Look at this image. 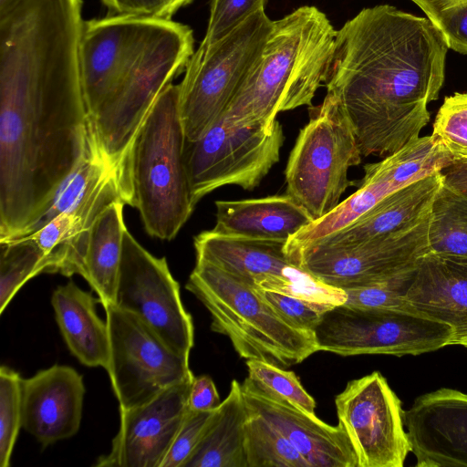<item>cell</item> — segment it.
<instances>
[{
	"instance_id": "d6986e66",
	"label": "cell",
	"mask_w": 467,
	"mask_h": 467,
	"mask_svg": "<svg viewBox=\"0 0 467 467\" xmlns=\"http://www.w3.org/2000/svg\"><path fill=\"white\" fill-rule=\"evenodd\" d=\"M85 386L73 368L54 365L22 380L23 428L44 447L80 428Z\"/></svg>"
},
{
	"instance_id": "b9f144b4",
	"label": "cell",
	"mask_w": 467,
	"mask_h": 467,
	"mask_svg": "<svg viewBox=\"0 0 467 467\" xmlns=\"http://www.w3.org/2000/svg\"><path fill=\"white\" fill-rule=\"evenodd\" d=\"M440 256V255H438ZM448 264L467 272V256H440Z\"/></svg>"
},
{
	"instance_id": "7402d4cb",
	"label": "cell",
	"mask_w": 467,
	"mask_h": 467,
	"mask_svg": "<svg viewBox=\"0 0 467 467\" xmlns=\"http://www.w3.org/2000/svg\"><path fill=\"white\" fill-rule=\"evenodd\" d=\"M416 311L449 325L451 345L467 348V272L430 252L419 263L405 294Z\"/></svg>"
},
{
	"instance_id": "ba28073f",
	"label": "cell",
	"mask_w": 467,
	"mask_h": 467,
	"mask_svg": "<svg viewBox=\"0 0 467 467\" xmlns=\"http://www.w3.org/2000/svg\"><path fill=\"white\" fill-rule=\"evenodd\" d=\"M273 23L259 10L205 50L194 51L179 84L187 142L199 140L224 115L259 60Z\"/></svg>"
},
{
	"instance_id": "d590c367",
	"label": "cell",
	"mask_w": 467,
	"mask_h": 467,
	"mask_svg": "<svg viewBox=\"0 0 467 467\" xmlns=\"http://www.w3.org/2000/svg\"><path fill=\"white\" fill-rule=\"evenodd\" d=\"M257 289L283 318L304 330L314 332L323 313L331 308L288 295Z\"/></svg>"
},
{
	"instance_id": "f1b7e54d",
	"label": "cell",
	"mask_w": 467,
	"mask_h": 467,
	"mask_svg": "<svg viewBox=\"0 0 467 467\" xmlns=\"http://www.w3.org/2000/svg\"><path fill=\"white\" fill-rule=\"evenodd\" d=\"M44 271L45 254L33 238L0 241V313L26 282Z\"/></svg>"
},
{
	"instance_id": "60d3db41",
	"label": "cell",
	"mask_w": 467,
	"mask_h": 467,
	"mask_svg": "<svg viewBox=\"0 0 467 467\" xmlns=\"http://www.w3.org/2000/svg\"><path fill=\"white\" fill-rule=\"evenodd\" d=\"M415 3L433 23L439 14L464 0H411Z\"/></svg>"
},
{
	"instance_id": "ffe728a7",
	"label": "cell",
	"mask_w": 467,
	"mask_h": 467,
	"mask_svg": "<svg viewBox=\"0 0 467 467\" xmlns=\"http://www.w3.org/2000/svg\"><path fill=\"white\" fill-rule=\"evenodd\" d=\"M119 201L123 202L118 169L72 206L27 234L45 254L44 273L83 276L91 228L103 211Z\"/></svg>"
},
{
	"instance_id": "7bdbcfd3",
	"label": "cell",
	"mask_w": 467,
	"mask_h": 467,
	"mask_svg": "<svg viewBox=\"0 0 467 467\" xmlns=\"http://www.w3.org/2000/svg\"><path fill=\"white\" fill-rule=\"evenodd\" d=\"M22 0H0V17L7 14Z\"/></svg>"
},
{
	"instance_id": "5b68a950",
	"label": "cell",
	"mask_w": 467,
	"mask_h": 467,
	"mask_svg": "<svg viewBox=\"0 0 467 467\" xmlns=\"http://www.w3.org/2000/svg\"><path fill=\"white\" fill-rule=\"evenodd\" d=\"M185 144L179 84L171 83L152 105L119 168L124 203L138 209L146 232L161 240L175 238L196 205Z\"/></svg>"
},
{
	"instance_id": "8fae6325",
	"label": "cell",
	"mask_w": 467,
	"mask_h": 467,
	"mask_svg": "<svg viewBox=\"0 0 467 467\" xmlns=\"http://www.w3.org/2000/svg\"><path fill=\"white\" fill-rule=\"evenodd\" d=\"M109 351L106 370L119 410L148 402L166 389L193 378L189 357L169 347L135 315L106 308Z\"/></svg>"
},
{
	"instance_id": "277c9868",
	"label": "cell",
	"mask_w": 467,
	"mask_h": 467,
	"mask_svg": "<svg viewBox=\"0 0 467 467\" xmlns=\"http://www.w3.org/2000/svg\"><path fill=\"white\" fill-rule=\"evenodd\" d=\"M336 35L316 6H301L274 21L259 60L225 116L234 125L272 131L279 112L312 106L326 82Z\"/></svg>"
},
{
	"instance_id": "1f68e13d",
	"label": "cell",
	"mask_w": 467,
	"mask_h": 467,
	"mask_svg": "<svg viewBox=\"0 0 467 467\" xmlns=\"http://www.w3.org/2000/svg\"><path fill=\"white\" fill-rule=\"evenodd\" d=\"M431 136L454 161L467 159V93L456 92L444 99Z\"/></svg>"
},
{
	"instance_id": "5bb4252c",
	"label": "cell",
	"mask_w": 467,
	"mask_h": 467,
	"mask_svg": "<svg viewBox=\"0 0 467 467\" xmlns=\"http://www.w3.org/2000/svg\"><path fill=\"white\" fill-rule=\"evenodd\" d=\"M358 467H402L411 444L401 401L379 371L349 381L335 399Z\"/></svg>"
},
{
	"instance_id": "d4e9b609",
	"label": "cell",
	"mask_w": 467,
	"mask_h": 467,
	"mask_svg": "<svg viewBox=\"0 0 467 467\" xmlns=\"http://www.w3.org/2000/svg\"><path fill=\"white\" fill-rule=\"evenodd\" d=\"M248 410L241 384L234 379L183 467H247L244 425Z\"/></svg>"
},
{
	"instance_id": "836d02e7",
	"label": "cell",
	"mask_w": 467,
	"mask_h": 467,
	"mask_svg": "<svg viewBox=\"0 0 467 467\" xmlns=\"http://www.w3.org/2000/svg\"><path fill=\"white\" fill-rule=\"evenodd\" d=\"M267 0H211L206 33L198 50H205L234 30L244 20L265 9Z\"/></svg>"
},
{
	"instance_id": "603a6c76",
	"label": "cell",
	"mask_w": 467,
	"mask_h": 467,
	"mask_svg": "<svg viewBox=\"0 0 467 467\" xmlns=\"http://www.w3.org/2000/svg\"><path fill=\"white\" fill-rule=\"evenodd\" d=\"M213 232L251 239L285 241L313 222L289 195L216 201Z\"/></svg>"
},
{
	"instance_id": "74e56055",
	"label": "cell",
	"mask_w": 467,
	"mask_h": 467,
	"mask_svg": "<svg viewBox=\"0 0 467 467\" xmlns=\"http://www.w3.org/2000/svg\"><path fill=\"white\" fill-rule=\"evenodd\" d=\"M433 24L442 33L449 48L467 55V0L442 10Z\"/></svg>"
},
{
	"instance_id": "6da1fadb",
	"label": "cell",
	"mask_w": 467,
	"mask_h": 467,
	"mask_svg": "<svg viewBox=\"0 0 467 467\" xmlns=\"http://www.w3.org/2000/svg\"><path fill=\"white\" fill-rule=\"evenodd\" d=\"M82 7L22 0L0 17V241L29 233L83 154Z\"/></svg>"
},
{
	"instance_id": "e575fe53",
	"label": "cell",
	"mask_w": 467,
	"mask_h": 467,
	"mask_svg": "<svg viewBox=\"0 0 467 467\" xmlns=\"http://www.w3.org/2000/svg\"><path fill=\"white\" fill-rule=\"evenodd\" d=\"M213 410L188 411L161 467H183L199 443Z\"/></svg>"
},
{
	"instance_id": "44dd1931",
	"label": "cell",
	"mask_w": 467,
	"mask_h": 467,
	"mask_svg": "<svg viewBox=\"0 0 467 467\" xmlns=\"http://www.w3.org/2000/svg\"><path fill=\"white\" fill-rule=\"evenodd\" d=\"M442 184L441 171L419 179L390 192L355 222L311 246H353L412 227L431 216Z\"/></svg>"
},
{
	"instance_id": "4316f807",
	"label": "cell",
	"mask_w": 467,
	"mask_h": 467,
	"mask_svg": "<svg viewBox=\"0 0 467 467\" xmlns=\"http://www.w3.org/2000/svg\"><path fill=\"white\" fill-rule=\"evenodd\" d=\"M431 252L440 256H467V195L443 184L430 220Z\"/></svg>"
},
{
	"instance_id": "8992f818",
	"label": "cell",
	"mask_w": 467,
	"mask_h": 467,
	"mask_svg": "<svg viewBox=\"0 0 467 467\" xmlns=\"http://www.w3.org/2000/svg\"><path fill=\"white\" fill-rule=\"evenodd\" d=\"M186 289L207 308L211 329L229 337L241 358L287 368L318 351L313 331L283 318L252 284L196 260Z\"/></svg>"
},
{
	"instance_id": "f35d334b",
	"label": "cell",
	"mask_w": 467,
	"mask_h": 467,
	"mask_svg": "<svg viewBox=\"0 0 467 467\" xmlns=\"http://www.w3.org/2000/svg\"><path fill=\"white\" fill-rule=\"evenodd\" d=\"M220 403V397L213 379L207 375L194 377L188 399L190 410H213Z\"/></svg>"
},
{
	"instance_id": "83f0119b",
	"label": "cell",
	"mask_w": 467,
	"mask_h": 467,
	"mask_svg": "<svg viewBox=\"0 0 467 467\" xmlns=\"http://www.w3.org/2000/svg\"><path fill=\"white\" fill-rule=\"evenodd\" d=\"M244 425L247 467H311L306 459L267 421L248 408Z\"/></svg>"
},
{
	"instance_id": "7a4b0ae2",
	"label": "cell",
	"mask_w": 467,
	"mask_h": 467,
	"mask_svg": "<svg viewBox=\"0 0 467 467\" xmlns=\"http://www.w3.org/2000/svg\"><path fill=\"white\" fill-rule=\"evenodd\" d=\"M449 47L428 18L389 5L364 8L337 31L326 79L363 157L418 139L439 98Z\"/></svg>"
},
{
	"instance_id": "4dcf8cb0",
	"label": "cell",
	"mask_w": 467,
	"mask_h": 467,
	"mask_svg": "<svg viewBox=\"0 0 467 467\" xmlns=\"http://www.w3.org/2000/svg\"><path fill=\"white\" fill-rule=\"evenodd\" d=\"M246 366L248 378L265 392L306 413L315 414L316 401L294 372L258 359H247Z\"/></svg>"
},
{
	"instance_id": "e0dca14e",
	"label": "cell",
	"mask_w": 467,
	"mask_h": 467,
	"mask_svg": "<svg viewBox=\"0 0 467 467\" xmlns=\"http://www.w3.org/2000/svg\"><path fill=\"white\" fill-rule=\"evenodd\" d=\"M417 467H467V393L441 388L404 414Z\"/></svg>"
},
{
	"instance_id": "cb8c5ba5",
	"label": "cell",
	"mask_w": 467,
	"mask_h": 467,
	"mask_svg": "<svg viewBox=\"0 0 467 467\" xmlns=\"http://www.w3.org/2000/svg\"><path fill=\"white\" fill-rule=\"evenodd\" d=\"M51 304L70 352L87 367L106 368L109 351V329L107 322L97 314L92 294L69 281L55 289Z\"/></svg>"
},
{
	"instance_id": "2e32d148",
	"label": "cell",
	"mask_w": 467,
	"mask_h": 467,
	"mask_svg": "<svg viewBox=\"0 0 467 467\" xmlns=\"http://www.w3.org/2000/svg\"><path fill=\"white\" fill-rule=\"evenodd\" d=\"M193 378L166 389L146 403L119 410V430L111 449L94 465L161 467L190 410L188 399Z\"/></svg>"
},
{
	"instance_id": "3957f363",
	"label": "cell",
	"mask_w": 467,
	"mask_h": 467,
	"mask_svg": "<svg viewBox=\"0 0 467 467\" xmlns=\"http://www.w3.org/2000/svg\"><path fill=\"white\" fill-rule=\"evenodd\" d=\"M192 29L171 19L107 15L84 21L79 44L85 104L116 166L161 91L194 53Z\"/></svg>"
},
{
	"instance_id": "d6a6232c",
	"label": "cell",
	"mask_w": 467,
	"mask_h": 467,
	"mask_svg": "<svg viewBox=\"0 0 467 467\" xmlns=\"http://www.w3.org/2000/svg\"><path fill=\"white\" fill-rule=\"evenodd\" d=\"M416 269L381 282L346 289L347 301L344 305L358 308L411 307L405 300V294Z\"/></svg>"
},
{
	"instance_id": "ac0fdd59",
	"label": "cell",
	"mask_w": 467,
	"mask_h": 467,
	"mask_svg": "<svg viewBox=\"0 0 467 467\" xmlns=\"http://www.w3.org/2000/svg\"><path fill=\"white\" fill-rule=\"evenodd\" d=\"M241 386L247 408L288 440L311 467H358L355 451L341 423L328 425L316 414L270 396L248 377Z\"/></svg>"
},
{
	"instance_id": "4fadbf2b",
	"label": "cell",
	"mask_w": 467,
	"mask_h": 467,
	"mask_svg": "<svg viewBox=\"0 0 467 467\" xmlns=\"http://www.w3.org/2000/svg\"><path fill=\"white\" fill-rule=\"evenodd\" d=\"M430 220L353 246H311L291 259L323 283L343 290L381 282L416 269L431 252Z\"/></svg>"
},
{
	"instance_id": "30bf717a",
	"label": "cell",
	"mask_w": 467,
	"mask_h": 467,
	"mask_svg": "<svg viewBox=\"0 0 467 467\" xmlns=\"http://www.w3.org/2000/svg\"><path fill=\"white\" fill-rule=\"evenodd\" d=\"M284 132L277 120L272 131L241 127L222 116L196 141L185 144V161L192 200L226 185L257 187L278 162Z\"/></svg>"
},
{
	"instance_id": "9c48e42d",
	"label": "cell",
	"mask_w": 467,
	"mask_h": 467,
	"mask_svg": "<svg viewBox=\"0 0 467 467\" xmlns=\"http://www.w3.org/2000/svg\"><path fill=\"white\" fill-rule=\"evenodd\" d=\"M314 335L318 351L402 357L451 346L452 330L412 307L358 308L343 304L323 313Z\"/></svg>"
},
{
	"instance_id": "ab89813d",
	"label": "cell",
	"mask_w": 467,
	"mask_h": 467,
	"mask_svg": "<svg viewBox=\"0 0 467 467\" xmlns=\"http://www.w3.org/2000/svg\"><path fill=\"white\" fill-rule=\"evenodd\" d=\"M441 173L446 185L467 195V159L454 161Z\"/></svg>"
},
{
	"instance_id": "484cf974",
	"label": "cell",
	"mask_w": 467,
	"mask_h": 467,
	"mask_svg": "<svg viewBox=\"0 0 467 467\" xmlns=\"http://www.w3.org/2000/svg\"><path fill=\"white\" fill-rule=\"evenodd\" d=\"M121 201L111 203L94 223L88 244L83 277L104 308L115 304L123 238L127 230Z\"/></svg>"
},
{
	"instance_id": "7c38bea8",
	"label": "cell",
	"mask_w": 467,
	"mask_h": 467,
	"mask_svg": "<svg viewBox=\"0 0 467 467\" xmlns=\"http://www.w3.org/2000/svg\"><path fill=\"white\" fill-rule=\"evenodd\" d=\"M114 305L139 317L172 349L190 356L193 324L182 305L179 284L166 258L152 255L128 230Z\"/></svg>"
},
{
	"instance_id": "52a82bcc",
	"label": "cell",
	"mask_w": 467,
	"mask_h": 467,
	"mask_svg": "<svg viewBox=\"0 0 467 467\" xmlns=\"http://www.w3.org/2000/svg\"><path fill=\"white\" fill-rule=\"evenodd\" d=\"M285 171L286 194L317 221L333 211L353 184L348 171L362 160L356 136L339 101L327 93L309 109Z\"/></svg>"
},
{
	"instance_id": "f546056e",
	"label": "cell",
	"mask_w": 467,
	"mask_h": 467,
	"mask_svg": "<svg viewBox=\"0 0 467 467\" xmlns=\"http://www.w3.org/2000/svg\"><path fill=\"white\" fill-rule=\"evenodd\" d=\"M22 380L14 369L0 368V467H8L23 427Z\"/></svg>"
},
{
	"instance_id": "9a60e30c",
	"label": "cell",
	"mask_w": 467,
	"mask_h": 467,
	"mask_svg": "<svg viewBox=\"0 0 467 467\" xmlns=\"http://www.w3.org/2000/svg\"><path fill=\"white\" fill-rule=\"evenodd\" d=\"M285 241L251 239L205 231L195 236L196 260L212 263L255 285L281 280L276 293L333 307L347 301L343 289L330 286L295 263L285 253Z\"/></svg>"
},
{
	"instance_id": "8d00e7d4",
	"label": "cell",
	"mask_w": 467,
	"mask_h": 467,
	"mask_svg": "<svg viewBox=\"0 0 467 467\" xmlns=\"http://www.w3.org/2000/svg\"><path fill=\"white\" fill-rule=\"evenodd\" d=\"M109 16L171 19L193 0H100Z\"/></svg>"
}]
</instances>
